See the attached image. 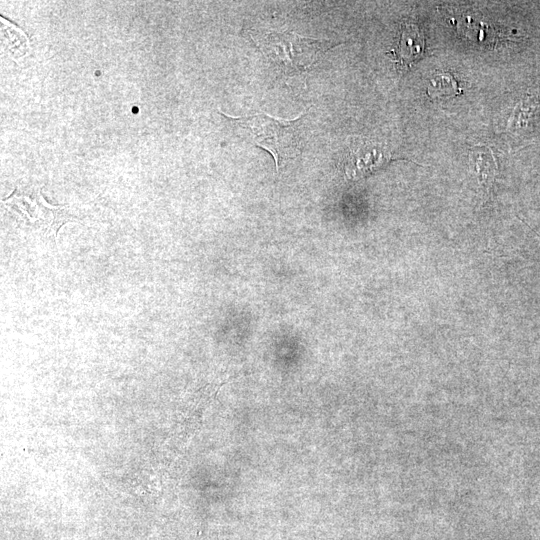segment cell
Here are the masks:
<instances>
[{
    "instance_id": "cell-1",
    "label": "cell",
    "mask_w": 540,
    "mask_h": 540,
    "mask_svg": "<svg viewBox=\"0 0 540 540\" xmlns=\"http://www.w3.org/2000/svg\"><path fill=\"white\" fill-rule=\"evenodd\" d=\"M222 114L242 130L247 141L271 153L276 170L283 161L296 157L301 152L298 123L301 117L283 120L262 112L240 118Z\"/></svg>"
},
{
    "instance_id": "cell-2",
    "label": "cell",
    "mask_w": 540,
    "mask_h": 540,
    "mask_svg": "<svg viewBox=\"0 0 540 540\" xmlns=\"http://www.w3.org/2000/svg\"><path fill=\"white\" fill-rule=\"evenodd\" d=\"M252 39L262 53L287 74L307 71L333 47L327 40L304 37L290 31H268L252 36Z\"/></svg>"
},
{
    "instance_id": "cell-3",
    "label": "cell",
    "mask_w": 540,
    "mask_h": 540,
    "mask_svg": "<svg viewBox=\"0 0 540 540\" xmlns=\"http://www.w3.org/2000/svg\"><path fill=\"white\" fill-rule=\"evenodd\" d=\"M383 144L366 138L352 137L343 159L346 176L357 180L383 168L392 160H397Z\"/></svg>"
},
{
    "instance_id": "cell-4",
    "label": "cell",
    "mask_w": 540,
    "mask_h": 540,
    "mask_svg": "<svg viewBox=\"0 0 540 540\" xmlns=\"http://www.w3.org/2000/svg\"><path fill=\"white\" fill-rule=\"evenodd\" d=\"M425 52V38L416 23L404 21L401 24V34L395 49L389 54L400 69H409Z\"/></svg>"
},
{
    "instance_id": "cell-5",
    "label": "cell",
    "mask_w": 540,
    "mask_h": 540,
    "mask_svg": "<svg viewBox=\"0 0 540 540\" xmlns=\"http://www.w3.org/2000/svg\"><path fill=\"white\" fill-rule=\"evenodd\" d=\"M469 160L470 168L476 174L485 193L488 194L498 172L496 157L493 151L490 148L473 149L469 153Z\"/></svg>"
},
{
    "instance_id": "cell-6",
    "label": "cell",
    "mask_w": 540,
    "mask_h": 540,
    "mask_svg": "<svg viewBox=\"0 0 540 540\" xmlns=\"http://www.w3.org/2000/svg\"><path fill=\"white\" fill-rule=\"evenodd\" d=\"M462 93L463 89L458 85L454 75L448 71L435 73L427 86V94L433 100H447Z\"/></svg>"
}]
</instances>
